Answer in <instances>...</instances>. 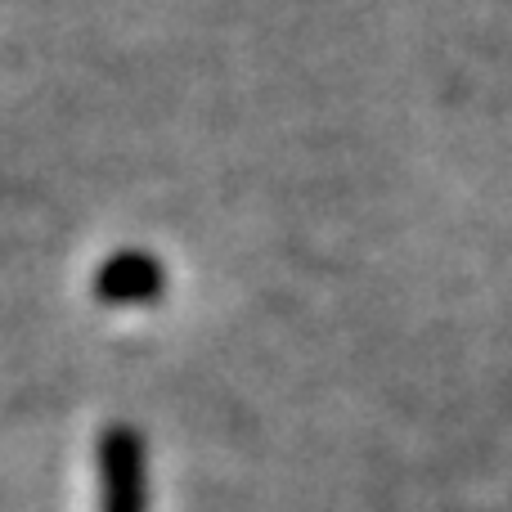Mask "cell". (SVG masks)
<instances>
[{"instance_id": "obj_2", "label": "cell", "mask_w": 512, "mask_h": 512, "mask_svg": "<svg viewBox=\"0 0 512 512\" xmlns=\"http://www.w3.org/2000/svg\"><path fill=\"white\" fill-rule=\"evenodd\" d=\"M167 292V265L149 252H117L99 265L95 297L104 306H149Z\"/></svg>"}, {"instance_id": "obj_1", "label": "cell", "mask_w": 512, "mask_h": 512, "mask_svg": "<svg viewBox=\"0 0 512 512\" xmlns=\"http://www.w3.org/2000/svg\"><path fill=\"white\" fill-rule=\"evenodd\" d=\"M99 512H149L144 436L135 427H108L99 436Z\"/></svg>"}]
</instances>
